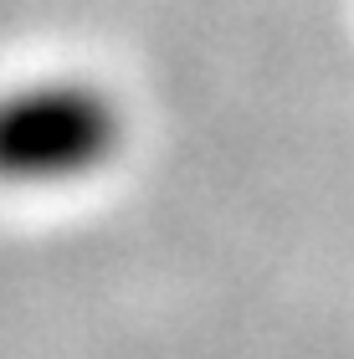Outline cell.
Instances as JSON below:
<instances>
[{
    "instance_id": "1",
    "label": "cell",
    "mask_w": 354,
    "mask_h": 359,
    "mask_svg": "<svg viewBox=\"0 0 354 359\" xmlns=\"http://www.w3.org/2000/svg\"><path fill=\"white\" fill-rule=\"evenodd\" d=\"M118 149V108L93 83H31L0 97V180L62 185Z\"/></svg>"
}]
</instances>
